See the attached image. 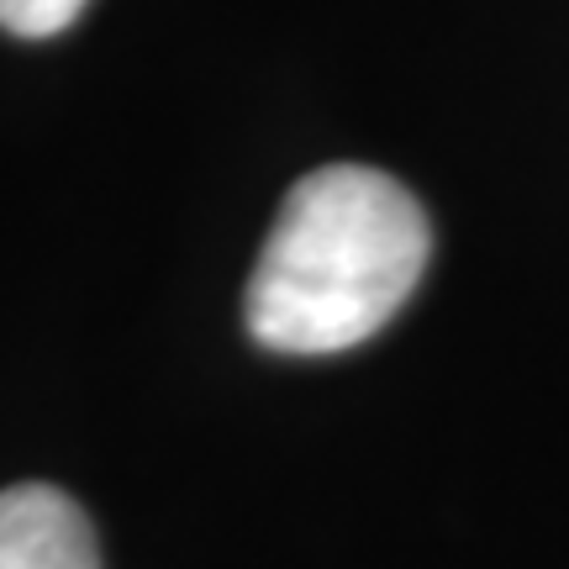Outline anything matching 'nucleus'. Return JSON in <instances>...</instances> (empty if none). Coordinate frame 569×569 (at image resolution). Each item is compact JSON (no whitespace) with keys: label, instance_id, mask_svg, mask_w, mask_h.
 <instances>
[{"label":"nucleus","instance_id":"obj_1","mask_svg":"<svg viewBox=\"0 0 569 569\" xmlns=\"http://www.w3.org/2000/svg\"><path fill=\"white\" fill-rule=\"evenodd\" d=\"M432 259V227L401 180L327 163L290 184L248 280V332L274 353H343L407 306Z\"/></svg>","mask_w":569,"mask_h":569},{"label":"nucleus","instance_id":"obj_2","mask_svg":"<svg viewBox=\"0 0 569 569\" xmlns=\"http://www.w3.org/2000/svg\"><path fill=\"white\" fill-rule=\"evenodd\" d=\"M0 569H101L80 501L59 486L0 490Z\"/></svg>","mask_w":569,"mask_h":569},{"label":"nucleus","instance_id":"obj_3","mask_svg":"<svg viewBox=\"0 0 569 569\" xmlns=\"http://www.w3.org/2000/svg\"><path fill=\"white\" fill-rule=\"evenodd\" d=\"M90 0H0V27L11 38H59Z\"/></svg>","mask_w":569,"mask_h":569}]
</instances>
